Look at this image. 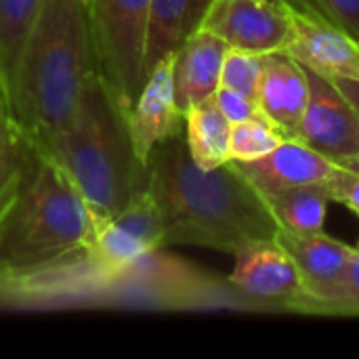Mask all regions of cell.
Instances as JSON below:
<instances>
[{"label":"cell","mask_w":359,"mask_h":359,"mask_svg":"<svg viewBox=\"0 0 359 359\" xmlns=\"http://www.w3.org/2000/svg\"><path fill=\"white\" fill-rule=\"evenodd\" d=\"M175 53L160 59L141 86V93L126 116L128 137L137 160L147 166L149 154L156 145L183 135L185 114L175 101Z\"/></svg>","instance_id":"obj_10"},{"label":"cell","mask_w":359,"mask_h":359,"mask_svg":"<svg viewBox=\"0 0 359 359\" xmlns=\"http://www.w3.org/2000/svg\"><path fill=\"white\" fill-rule=\"evenodd\" d=\"M343 166H347V168H353V170H358L359 172V156L345 160V162H343Z\"/></svg>","instance_id":"obj_29"},{"label":"cell","mask_w":359,"mask_h":359,"mask_svg":"<svg viewBox=\"0 0 359 359\" xmlns=\"http://www.w3.org/2000/svg\"><path fill=\"white\" fill-rule=\"evenodd\" d=\"M215 99H217V105L219 109L223 111V116L231 122V124H238V122H244L248 118H252L255 114H259V103L238 90H231V88H225V86H219L217 93H215Z\"/></svg>","instance_id":"obj_26"},{"label":"cell","mask_w":359,"mask_h":359,"mask_svg":"<svg viewBox=\"0 0 359 359\" xmlns=\"http://www.w3.org/2000/svg\"><path fill=\"white\" fill-rule=\"evenodd\" d=\"M229 137L231 122L219 109L215 95L185 111V143L200 168L210 170L229 162Z\"/></svg>","instance_id":"obj_17"},{"label":"cell","mask_w":359,"mask_h":359,"mask_svg":"<svg viewBox=\"0 0 359 359\" xmlns=\"http://www.w3.org/2000/svg\"><path fill=\"white\" fill-rule=\"evenodd\" d=\"M286 2H290L292 6H299V4H301V2H305V0H286Z\"/></svg>","instance_id":"obj_30"},{"label":"cell","mask_w":359,"mask_h":359,"mask_svg":"<svg viewBox=\"0 0 359 359\" xmlns=\"http://www.w3.org/2000/svg\"><path fill=\"white\" fill-rule=\"evenodd\" d=\"M231 48L259 55L286 50L294 36V13L286 0H212L202 25Z\"/></svg>","instance_id":"obj_6"},{"label":"cell","mask_w":359,"mask_h":359,"mask_svg":"<svg viewBox=\"0 0 359 359\" xmlns=\"http://www.w3.org/2000/svg\"><path fill=\"white\" fill-rule=\"evenodd\" d=\"M297 8L326 19L359 42V0H305Z\"/></svg>","instance_id":"obj_24"},{"label":"cell","mask_w":359,"mask_h":359,"mask_svg":"<svg viewBox=\"0 0 359 359\" xmlns=\"http://www.w3.org/2000/svg\"><path fill=\"white\" fill-rule=\"evenodd\" d=\"M97 288V273L84 255L21 269L0 263V307H42L84 299Z\"/></svg>","instance_id":"obj_7"},{"label":"cell","mask_w":359,"mask_h":359,"mask_svg":"<svg viewBox=\"0 0 359 359\" xmlns=\"http://www.w3.org/2000/svg\"><path fill=\"white\" fill-rule=\"evenodd\" d=\"M294 313L359 316V248L347 267L330 282L305 290L292 305Z\"/></svg>","instance_id":"obj_19"},{"label":"cell","mask_w":359,"mask_h":359,"mask_svg":"<svg viewBox=\"0 0 359 359\" xmlns=\"http://www.w3.org/2000/svg\"><path fill=\"white\" fill-rule=\"evenodd\" d=\"M286 135L263 114H255L252 118L231 124L229 137V160L231 162H252L269 151H273Z\"/></svg>","instance_id":"obj_21"},{"label":"cell","mask_w":359,"mask_h":359,"mask_svg":"<svg viewBox=\"0 0 359 359\" xmlns=\"http://www.w3.org/2000/svg\"><path fill=\"white\" fill-rule=\"evenodd\" d=\"M44 4L46 0H0V82L4 93L19 53Z\"/></svg>","instance_id":"obj_20"},{"label":"cell","mask_w":359,"mask_h":359,"mask_svg":"<svg viewBox=\"0 0 359 359\" xmlns=\"http://www.w3.org/2000/svg\"><path fill=\"white\" fill-rule=\"evenodd\" d=\"M212 0H151L147 19L145 69L179 50V46L200 29Z\"/></svg>","instance_id":"obj_15"},{"label":"cell","mask_w":359,"mask_h":359,"mask_svg":"<svg viewBox=\"0 0 359 359\" xmlns=\"http://www.w3.org/2000/svg\"><path fill=\"white\" fill-rule=\"evenodd\" d=\"M84 2H86V0H84Z\"/></svg>","instance_id":"obj_32"},{"label":"cell","mask_w":359,"mask_h":359,"mask_svg":"<svg viewBox=\"0 0 359 359\" xmlns=\"http://www.w3.org/2000/svg\"><path fill=\"white\" fill-rule=\"evenodd\" d=\"M17 137H21L15 120H13V114H11V107H8V101H6V93L0 84V151L13 143Z\"/></svg>","instance_id":"obj_27"},{"label":"cell","mask_w":359,"mask_h":359,"mask_svg":"<svg viewBox=\"0 0 359 359\" xmlns=\"http://www.w3.org/2000/svg\"><path fill=\"white\" fill-rule=\"evenodd\" d=\"M27 145L72 183L99 219L116 217L147 187L145 166L130 145L126 116L101 78L90 84L67 124Z\"/></svg>","instance_id":"obj_3"},{"label":"cell","mask_w":359,"mask_h":359,"mask_svg":"<svg viewBox=\"0 0 359 359\" xmlns=\"http://www.w3.org/2000/svg\"><path fill=\"white\" fill-rule=\"evenodd\" d=\"M307 76L309 99L297 139L343 164L345 160L359 156L358 114L332 80L309 69Z\"/></svg>","instance_id":"obj_8"},{"label":"cell","mask_w":359,"mask_h":359,"mask_svg":"<svg viewBox=\"0 0 359 359\" xmlns=\"http://www.w3.org/2000/svg\"><path fill=\"white\" fill-rule=\"evenodd\" d=\"M99 78L84 0H46L6 84L13 120L25 141L67 124Z\"/></svg>","instance_id":"obj_2"},{"label":"cell","mask_w":359,"mask_h":359,"mask_svg":"<svg viewBox=\"0 0 359 359\" xmlns=\"http://www.w3.org/2000/svg\"><path fill=\"white\" fill-rule=\"evenodd\" d=\"M324 194L330 202H339L345 208H349L353 215L359 217V172L353 168H347L343 164L337 166V170L320 183Z\"/></svg>","instance_id":"obj_25"},{"label":"cell","mask_w":359,"mask_h":359,"mask_svg":"<svg viewBox=\"0 0 359 359\" xmlns=\"http://www.w3.org/2000/svg\"><path fill=\"white\" fill-rule=\"evenodd\" d=\"M292 6V4H290ZM294 36L286 53L305 69L328 80H359V42L326 19L292 6Z\"/></svg>","instance_id":"obj_11"},{"label":"cell","mask_w":359,"mask_h":359,"mask_svg":"<svg viewBox=\"0 0 359 359\" xmlns=\"http://www.w3.org/2000/svg\"><path fill=\"white\" fill-rule=\"evenodd\" d=\"M309 99L307 69L286 50L263 55V72L259 82V109L286 135L297 139L301 120Z\"/></svg>","instance_id":"obj_13"},{"label":"cell","mask_w":359,"mask_h":359,"mask_svg":"<svg viewBox=\"0 0 359 359\" xmlns=\"http://www.w3.org/2000/svg\"><path fill=\"white\" fill-rule=\"evenodd\" d=\"M99 221L72 183L32 149L19 196L0 229V263L34 269L74 259L88 250Z\"/></svg>","instance_id":"obj_4"},{"label":"cell","mask_w":359,"mask_h":359,"mask_svg":"<svg viewBox=\"0 0 359 359\" xmlns=\"http://www.w3.org/2000/svg\"><path fill=\"white\" fill-rule=\"evenodd\" d=\"M261 72H263V55L229 46L221 69V86L238 90L257 101Z\"/></svg>","instance_id":"obj_23"},{"label":"cell","mask_w":359,"mask_h":359,"mask_svg":"<svg viewBox=\"0 0 359 359\" xmlns=\"http://www.w3.org/2000/svg\"><path fill=\"white\" fill-rule=\"evenodd\" d=\"M236 265L227 278L248 299L257 301L265 311H292L294 301L305 292L303 278L276 242H257L233 255Z\"/></svg>","instance_id":"obj_9"},{"label":"cell","mask_w":359,"mask_h":359,"mask_svg":"<svg viewBox=\"0 0 359 359\" xmlns=\"http://www.w3.org/2000/svg\"><path fill=\"white\" fill-rule=\"evenodd\" d=\"M29 156H32V149L27 141L23 139V135L17 137L13 143H8L0 151V229L19 196L23 177L29 164Z\"/></svg>","instance_id":"obj_22"},{"label":"cell","mask_w":359,"mask_h":359,"mask_svg":"<svg viewBox=\"0 0 359 359\" xmlns=\"http://www.w3.org/2000/svg\"><path fill=\"white\" fill-rule=\"evenodd\" d=\"M229 44L200 27L175 53V101L185 114L191 105L212 97L221 86V69Z\"/></svg>","instance_id":"obj_14"},{"label":"cell","mask_w":359,"mask_h":359,"mask_svg":"<svg viewBox=\"0 0 359 359\" xmlns=\"http://www.w3.org/2000/svg\"><path fill=\"white\" fill-rule=\"evenodd\" d=\"M145 177L162 215L164 246H200L236 255L278 236L280 225L265 196L236 162L200 168L183 135L151 149Z\"/></svg>","instance_id":"obj_1"},{"label":"cell","mask_w":359,"mask_h":359,"mask_svg":"<svg viewBox=\"0 0 359 359\" xmlns=\"http://www.w3.org/2000/svg\"><path fill=\"white\" fill-rule=\"evenodd\" d=\"M151 0H86L99 78L124 116L147 78V19Z\"/></svg>","instance_id":"obj_5"},{"label":"cell","mask_w":359,"mask_h":359,"mask_svg":"<svg viewBox=\"0 0 359 359\" xmlns=\"http://www.w3.org/2000/svg\"><path fill=\"white\" fill-rule=\"evenodd\" d=\"M236 166L263 196H271L290 187L318 185L337 170L339 162L299 139H286L267 156L252 162H236Z\"/></svg>","instance_id":"obj_12"},{"label":"cell","mask_w":359,"mask_h":359,"mask_svg":"<svg viewBox=\"0 0 359 359\" xmlns=\"http://www.w3.org/2000/svg\"><path fill=\"white\" fill-rule=\"evenodd\" d=\"M0 84H2V82H0ZM2 88H4V86H2Z\"/></svg>","instance_id":"obj_31"},{"label":"cell","mask_w":359,"mask_h":359,"mask_svg":"<svg viewBox=\"0 0 359 359\" xmlns=\"http://www.w3.org/2000/svg\"><path fill=\"white\" fill-rule=\"evenodd\" d=\"M332 82L343 93V97L351 103V107L355 109L359 118V80H355V78H337Z\"/></svg>","instance_id":"obj_28"},{"label":"cell","mask_w":359,"mask_h":359,"mask_svg":"<svg viewBox=\"0 0 359 359\" xmlns=\"http://www.w3.org/2000/svg\"><path fill=\"white\" fill-rule=\"evenodd\" d=\"M269 210L273 212L280 229L292 233H313L324 229L328 196L318 185L290 187L271 196H265Z\"/></svg>","instance_id":"obj_18"},{"label":"cell","mask_w":359,"mask_h":359,"mask_svg":"<svg viewBox=\"0 0 359 359\" xmlns=\"http://www.w3.org/2000/svg\"><path fill=\"white\" fill-rule=\"evenodd\" d=\"M276 242L297 265L305 290L334 280L355 252V246H347L345 242L330 238L324 233V229L313 233H292L278 229Z\"/></svg>","instance_id":"obj_16"}]
</instances>
